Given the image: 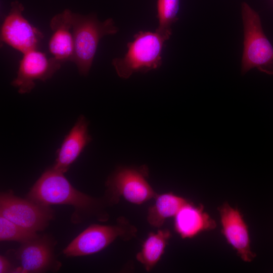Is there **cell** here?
Returning a JSON list of instances; mask_svg holds the SVG:
<instances>
[{"label":"cell","instance_id":"obj_6","mask_svg":"<svg viewBox=\"0 0 273 273\" xmlns=\"http://www.w3.org/2000/svg\"><path fill=\"white\" fill-rule=\"evenodd\" d=\"M148 173L145 166L120 167L115 170L106 181L108 203H117L122 197L130 203L140 205L155 198L157 194L147 180Z\"/></svg>","mask_w":273,"mask_h":273},{"label":"cell","instance_id":"obj_10","mask_svg":"<svg viewBox=\"0 0 273 273\" xmlns=\"http://www.w3.org/2000/svg\"><path fill=\"white\" fill-rule=\"evenodd\" d=\"M62 63L54 57L48 58L42 52L33 50L23 54L16 77L11 84L19 93L27 94L35 86V81H46L60 68Z\"/></svg>","mask_w":273,"mask_h":273},{"label":"cell","instance_id":"obj_1","mask_svg":"<svg viewBox=\"0 0 273 273\" xmlns=\"http://www.w3.org/2000/svg\"><path fill=\"white\" fill-rule=\"evenodd\" d=\"M27 198L37 203L49 205H67L73 207L71 220L79 223L92 215L104 219L103 201L83 193L74 188L64 173L53 167L46 170L27 195Z\"/></svg>","mask_w":273,"mask_h":273},{"label":"cell","instance_id":"obj_17","mask_svg":"<svg viewBox=\"0 0 273 273\" xmlns=\"http://www.w3.org/2000/svg\"><path fill=\"white\" fill-rule=\"evenodd\" d=\"M179 0H157V11L158 26L156 31L169 38L171 26L178 20Z\"/></svg>","mask_w":273,"mask_h":273},{"label":"cell","instance_id":"obj_4","mask_svg":"<svg viewBox=\"0 0 273 273\" xmlns=\"http://www.w3.org/2000/svg\"><path fill=\"white\" fill-rule=\"evenodd\" d=\"M242 16L244 27L242 74L256 68L273 75V47L264 33L258 14L243 3Z\"/></svg>","mask_w":273,"mask_h":273},{"label":"cell","instance_id":"obj_14","mask_svg":"<svg viewBox=\"0 0 273 273\" xmlns=\"http://www.w3.org/2000/svg\"><path fill=\"white\" fill-rule=\"evenodd\" d=\"M216 225L202 205L196 206L190 202L174 216V230L183 239L192 238L202 232L215 229Z\"/></svg>","mask_w":273,"mask_h":273},{"label":"cell","instance_id":"obj_3","mask_svg":"<svg viewBox=\"0 0 273 273\" xmlns=\"http://www.w3.org/2000/svg\"><path fill=\"white\" fill-rule=\"evenodd\" d=\"M168 39L156 31L138 32L127 43L124 56L112 60L117 75L127 79L134 73L159 68L162 63V50Z\"/></svg>","mask_w":273,"mask_h":273},{"label":"cell","instance_id":"obj_16","mask_svg":"<svg viewBox=\"0 0 273 273\" xmlns=\"http://www.w3.org/2000/svg\"><path fill=\"white\" fill-rule=\"evenodd\" d=\"M171 237L168 229L159 230L149 234L136 255V258L149 271L156 265L163 255Z\"/></svg>","mask_w":273,"mask_h":273},{"label":"cell","instance_id":"obj_19","mask_svg":"<svg viewBox=\"0 0 273 273\" xmlns=\"http://www.w3.org/2000/svg\"><path fill=\"white\" fill-rule=\"evenodd\" d=\"M11 265L9 261L4 256H0V272L5 273L12 272Z\"/></svg>","mask_w":273,"mask_h":273},{"label":"cell","instance_id":"obj_15","mask_svg":"<svg viewBox=\"0 0 273 273\" xmlns=\"http://www.w3.org/2000/svg\"><path fill=\"white\" fill-rule=\"evenodd\" d=\"M154 204L148 211L147 221L153 227H161L165 220L175 216L177 212L189 202L172 193L157 195Z\"/></svg>","mask_w":273,"mask_h":273},{"label":"cell","instance_id":"obj_12","mask_svg":"<svg viewBox=\"0 0 273 273\" xmlns=\"http://www.w3.org/2000/svg\"><path fill=\"white\" fill-rule=\"evenodd\" d=\"M88 125L85 117L80 115L58 150L54 169L64 173L68 171L91 141Z\"/></svg>","mask_w":273,"mask_h":273},{"label":"cell","instance_id":"obj_13","mask_svg":"<svg viewBox=\"0 0 273 273\" xmlns=\"http://www.w3.org/2000/svg\"><path fill=\"white\" fill-rule=\"evenodd\" d=\"M72 13L69 9L55 15L51 20L53 33L49 42L50 52L62 64L72 61L74 41L72 31Z\"/></svg>","mask_w":273,"mask_h":273},{"label":"cell","instance_id":"obj_2","mask_svg":"<svg viewBox=\"0 0 273 273\" xmlns=\"http://www.w3.org/2000/svg\"><path fill=\"white\" fill-rule=\"evenodd\" d=\"M71 22L74 41L72 62L81 75L86 76L100 39L105 35L116 33L118 29L112 18L101 22L95 14L81 15L72 12Z\"/></svg>","mask_w":273,"mask_h":273},{"label":"cell","instance_id":"obj_9","mask_svg":"<svg viewBox=\"0 0 273 273\" xmlns=\"http://www.w3.org/2000/svg\"><path fill=\"white\" fill-rule=\"evenodd\" d=\"M56 242L48 235L38 237L21 244L16 252L20 266L15 272H42L58 270L61 263L56 259L54 249Z\"/></svg>","mask_w":273,"mask_h":273},{"label":"cell","instance_id":"obj_11","mask_svg":"<svg viewBox=\"0 0 273 273\" xmlns=\"http://www.w3.org/2000/svg\"><path fill=\"white\" fill-rule=\"evenodd\" d=\"M222 233L228 243L245 262H250L255 257L250 248L248 226L237 208L223 203L218 208Z\"/></svg>","mask_w":273,"mask_h":273},{"label":"cell","instance_id":"obj_7","mask_svg":"<svg viewBox=\"0 0 273 273\" xmlns=\"http://www.w3.org/2000/svg\"><path fill=\"white\" fill-rule=\"evenodd\" d=\"M0 215L25 229L37 232L48 226L54 218L55 212L49 205L17 197L9 192L1 193Z\"/></svg>","mask_w":273,"mask_h":273},{"label":"cell","instance_id":"obj_8","mask_svg":"<svg viewBox=\"0 0 273 273\" xmlns=\"http://www.w3.org/2000/svg\"><path fill=\"white\" fill-rule=\"evenodd\" d=\"M23 5L12 2L11 8L1 27V40L24 54L37 50L43 34L24 17Z\"/></svg>","mask_w":273,"mask_h":273},{"label":"cell","instance_id":"obj_5","mask_svg":"<svg viewBox=\"0 0 273 273\" xmlns=\"http://www.w3.org/2000/svg\"><path fill=\"white\" fill-rule=\"evenodd\" d=\"M137 230L123 217L114 225L94 224L77 236L63 250L68 257L89 255L97 253L120 237L128 240L134 237Z\"/></svg>","mask_w":273,"mask_h":273},{"label":"cell","instance_id":"obj_18","mask_svg":"<svg viewBox=\"0 0 273 273\" xmlns=\"http://www.w3.org/2000/svg\"><path fill=\"white\" fill-rule=\"evenodd\" d=\"M39 235L29 231L0 215V240L16 241L23 244L36 238Z\"/></svg>","mask_w":273,"mask_h":273}]
</instances>
